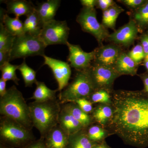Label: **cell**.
<instances>
[{
    "mask_svg": "<svg viewBox=\"0 0 148 148\" xmlns=\"http://www.w3.org/2000/svg\"><path fill=\"white\" fill-rule=\"evenodd\" d=\"M111 124L125 143L148 147V98L140 92L121 91L113 97Z\"/></svg>",
    "mask_w": 148,
    "mask_h": 148,
    "instance_id": "1",
    "label": "cell"
},
{
    "mask_svg": "<svg viewBox=\"0 0 148 148\" xmlns=\"http://www.w3.org/2000/svg\"><path fill=\"white\" fill-rule=\"evenodd\" d=\"M0 114L30 130L34 127L29 104L15 85L7 89L5 95L0 98Z\"/></svg>",
    "mask_w": 148,
    "mask_h": 148,
    "instance_id": "2",
    "label": "cell"
},
{
    "mask_svg": "<svg viewBox=\"0 0 148 148\" xmlns=\"http://www.w3.org/2000/svg\"><path fill=\"white\" fill-rule=\"evenodd\" d=\"M29 106L34 127L39 131L41 138H44L51 130L58 124L61 103L56 98L42 103L34 101Z\"/></svg>",
    "mask_w": 148,
    "mask_h": 148,
    "instance_id": "3",
    "label": "cell"
},
{
    "mask_svg": "<svg viewBox=\"0 0 148 148\" xmlns=\"http://www.w3.org/2000/svg\"><path fill=\"white\" fill-rule=\"evenodd\" d=\"M95 88L88 69L79 71L73 81L60 92L58 100L61 104H64L81 98L88 99Z\"/></svg>",
    "mask_w": 148,
    "mask_h": 148,
    "instance_id": "4",
    "label": "cell"
},
{
    "mask_svg": "<svg viewBox=\"0 0 148 148\" xmlns=\"http://www.w3.org/2000/svg\"><path fill=\"white\" fill-rule=\"evenodd\" d=\"M0 138L4 143L25 148L35 141L32 130L6 117L0 118Z\"/></svg>",
    "mask_w": 148,
    "mask_h": 148,
    "instance_id": "5",
    "label": "cell"
},
{
    "mask_svg": "<svg viewBox=\"0 0 148 148\" xmlns=\"http://www.w3.org/2000/svg\"><path fill=\"white\" fill-rule=\"evenodd\" d=\"M46 46L39 36L25 33L15 37L10 51V61L17 58L45 55Z\"/></svg>",
    "mask_w": 148,
    "mask_h": 148,
    "instance_id": "6",
    "label": "cell"
},
{
    "mask_svg": "<svg viewBox=\"0 0 148 148\" xmlns=\"http://www.w3.org/2000/svg\"><path fill=\"white\" fill-rule=\"evenodd\" d=\"M70 30L66 21L54 19L44 24L39 37L46 47L56 45H66Z\"/></svg>",
    "mask_w": 148,
    "mask_h": 148,
    "instance_id": "7",
    "label": "cell"
},
{
    "mask_svg": "<svg viewBox=\"0 0 148 148\" xmlns=\"http://www.w3.org/2000/svg\"><path fill=\"white\" fill-rule=\"evenodd\" d=\"M77 21L84 32L94 36L99 42H102L110 36L105 26L97 20L94 8L83 7L77 16Z\"/></svg>",
    "mask_w": 148,
    "mask_h": 148,
    "instance_id": "8",
    "label": "cell"
},
{
    "mask_svg": "<svg viewBox=\"0 0 148 148\" xmlns=\"http://www.w3.org/2000/svg\"><path fill=\"white\" fill-rule=\"evenodd\" d=\"M44 65L49 67L58 84V91L61 92L69 84L71 75V66L67 62L51 58L47 56H43Z\"/></svg>",
    "mask_w": 148,
    "mask_h": 148,
    "instance_id": "9",
    "label": "cell"
},
{
    "mask_svg": "<svg viewBox=\"0 0 148 148\" xmlns=\"http://www.w3.org/2000/svg\"><path fill=\"white\" fill-rule=\"evenodd\" d=\"M88 71L96 88L110 87L119 74L114 67L97 64L90 66Z\"/></svg>",
    "mask_w": 148,
    "mask_h": 148,
    "instance_id": "10",
    "label": "cell"
},
{
    "mask_svg": "<svg viewBox=\"0 0 148 148\" xmlns=\"http://www.w3.org/2000/svg\"><path fill=\"white\" fill-rule=\"evenodd\" d=\"M66 45L69 50L68 61L71 67L78 71L87 70L90 68L91 61L95 58V51L85 52L79 45L72 44L69 42Z\"/></svg>",
    "mask_w": 148,
    "mask_h": 148,
    "instance_id": "11",
    "label": "cell"
},
{
    "mask_svg": "<svg viewBox=\"0 0 148 148\" xmlns=\"http://www.w3.org/2000/svg\"><path fill=\"white\" fill-rule=\"evenodd\" d=\"M138 32L136 23L131 20L127 24L110 35L108 38L116 43L128 45L134 42Z\"/></svg>",
    "mask_w": 148,
    "mask_h": 148,
    "instance_id": "12",
    "label": "cell"
},
{
    "mask_svg": "<svg viewBox=\"0 0 148 148\" xmlns=\"http://www.w3.org/2000/svg\"><path fill=\"white\" fill-rule=\"evenodd\" d=\"M69 135L58 124L44 138L46 148H68Z\"/></svg>",
    "mask_w": 148,
    "mask_h": 148,
    "instance_id": "13",
    "label": "cell"
},
{
    "mask_svg": "<svg viewBox=\"0 0 148 148\" xmlns=\"http://www.w3.org/2000/svg\"><path fill=\"white\" fill-rule=\"evenodd\" d=\"M121 54L120 49L116 46H105L95 51L94 60L95 64L114 67Z\"/></svg>",
    "mask_w": 148,
    "mask_h": 148,
    "instance_id": "14",
    "label": "cell"
},
{
    "mask_svg": "<svg viewBox=\"0 0 148 148\" xmlns=\"http://www.w3.org/2000/svg\"><path fill=\"white\" fill-rule=\"evenodd\" d=\"M61 3L60 0H48L37 4L36 10L44 24L54 20Z\"/></svg>",
    "mask_w": 148,
    "mask_h": 148,
    "instance_id": "15",
    "label": "cell"
},
{
    "mask_svg": "<svg viewBox=\"0 0 148 148\" xmlns=\"http://www.w3.org/2000/svg\"><path fill=\"white\" fill-rule=\"evenodd\" d=\"M58 124L69 136L82 131L84 128L71 114L62 107L58 117Z\"/></svg>",
    "mask_w": 148,
    "mask_h": 148,
    "instance_id": "16",
    "label": "cell"
},
{
    "mask_svg": "<svg viewBox=\"0 0 148 148\" xmlns=\"http://www.w3.org/2000/svg\"><path fill=\"white\" fill-rule=\"evenodd\" d=\"M5 3L6 5V13L12 14L18 17L28 16L36 9V6L32 2L26 0L6 1Z\"/></svg>",
    "mask_w": 148,
    "mask_h": 148,
    "instance_id": "17",
    "label": "cell"
},
{
    "mask_svg": "<svg viewBox=\"0 0 148 148\" xmlns=\"http://www.w3.org/2000/svg\"><path fill=\"white\" fill-rule=\"evenodd\" d=\"M1 16H2L1 22L12 35L16 37L24 34V22L19 19V17L16 16L12 18L9 16L6 12L2 14Z\"/></svg>",
    "mask_w": 148,
    "mask_h": 148,
    "instance_id": "18",
    "label": "cell"
},
{
    "mask_svg": "<svg viewBox=\"0 0 148 148\" xmlns=\"http://www.w3.org/2000/svg\"><path fill=\"white\" fill-rule=\"evenodd\" d=\"M36 85L33 96L30 99H34L37 102L46 101L56 99V93L58 90H53L49 88L44 82L38 81L36 84Z\"/></svg>",
    "mask_w": 148,
    "mask_h": 148,
    "instance_id": "19",
    "label": "cell"
},
{
    "mask_svg": "<svg viewBox=\"0 0 148 148\" xmlns=\"http://www.w3.org/2000/svg\"><path fill=\"white\" fill-rule=\"evenodd\" d=\"M24 22V33L39 36L44 24L35 10L27 16Z\"/></svg>",
    "mask_w": 148,
    "mask_h": 148,
    "instance_id": "20",
    "label": "cell"
},
{
    "mask_svg": "<svg viewBox=\"0 0 148 148\" xmlns=\"http://www.w3.org/2000/svg\"><path fill=\"white\" fill-rule=\"evenodd\" d=\"M137 65L129 56L123 53L118 58L114 68L119 74L134 75L137 71Z\"/></svg>",
    "mask_w": 148,
    "mask_h": 148,
    "instance_id": "21",
    "label": "cell"
},
{
    "mask_svg": "<svg viewBox=\"0 0 148 148\" xmlns=\"http://www.w3.org/2000/svg\"><path fill=\"white\" fill-rule=\"evenodd\" d=\"M61 107L71 114L79 121L84 127H87L91 122V119L88 114L85 112L74 102L61 104Z\"/></svg>",
    "mask_w": 148,
    "mask_h": 148,
    "instance_id": "22",
    "label": "cell"
},
{
    "mask_svg": "<svg viewBox=\"0 0 148 148\" xmlns=\"http://www.w3.org/2000/svg\"><path fill=\"white\" fill-rule=\"evenodd\" d=\"M95 144L89 140L86 133L81 131L69 136L68 148H91Z\"/></svg>",
    "mask_w": 148,
    "mask_h": 148,
    "instance_id": "23",
    "label": "cell"
},
{
    "mask_svg": "<svg viewBox=\"0 0 148 148\" xmlns=\"http://www.w3.org/2000/svg\"><path fill=\"white\" fill-rule=\"evenodd\" d=\"M17 70L21 73L25 87H32L34 84H36L38 81L36 78V73L27 65L25 59H24L22 64L18 65Z\"/></svg>",
    "mask_w": 148,
    "mask_h": 148,
    "instance_id": "24",
    "label": "cell"
},
{
    "mask_svg": "<svg viewBox=\"0 0 148 148\" xmlns=\"http://www.w3.org/2000/svg\"><path fill=\"white\" fill-rule=\"evenodd\" d=\"M15 37L6 29L2 22L0 23V51L10 53Z\"/></svg>",
    "mask_w": 148,
    "mask_h": 148,
    "instance_id": "25",
    "label": "cell"
},
{
    "mask_svg": "<svg viewBox=\"0 0 148 148\" xmlns=\"http://www.w3.org/2000/svg\"><path fill=\"white\" fill-rule=\"evenodd\" d=\"M18 66V65H12L9 62L0 66V70L1 72V78L6 82L8 81H12L15 84L18 85V82L20 79L17 77L16 73Z\"/></svg>",
    "mask_w": 148,
    "mask_h": 148,
    "instance_id": "26",
    "label": "cell"
},
{
    "mask_svg": "<svg viewBox=\"0 0 148 148\" xmlns=\"http://www.w3.org/2000/svg\"><path fill=\"white\" fill-rule=\"evenodd\" d=\"M113 110L107 106H99L93 112V116L99 123L105 124L112 117Z\"/></svg>",
    "mask_w": 148,
    "mask_h": 148,
    "instance_id": "27",
    "label": "cell"
},
{
    "mask_svg": "<svg viewBox=\"0 0 148 148\" xmlns=\"http://www.w3.org/2000/svg\"><path fill=\"white\" fill-rule=\"evenodd\" d=\"M135 21L142 26L148 24V2L138 9L134 15Z\"/></svg>",
    "mask_w": 148,
    "mask_h": 148,
    "instance_id": "28",
    "label": "cell"
},
{
    "mask_svg": "<svg viewBox=\"0 0 148 148\" xmlns=\"http://www.w3.org/2000/svg\"><path fill=\"white\" fill-rule=\"evenodd\" d=\"M89 140L93 143L100 141L105 135V132L102 128L97 125L91 126L86 133Z\"/></svg>",
    "mask_w": 148,
    "mask_h": 148,
    "instance_id": "29",
    "label": "cell"
},
{
    "mask_svg": "<svg viewBox=\"0 0 148 148\" xmlns=\"http://www.w3.org/2000/svg\"><path fill=\"white\" fill-rule=\"evenodd\" d=\"M127 55L137 64L140 63L144 58H145L146 55L143 46L141 45H137L134 47Z\"/></svg>",
    "mask_w": 148,
    "mask_h": 148,
    "instance_id": "30",
    "label": "cell"
},
{
    "mask_svg": "<svg viewBox=\"0 0 148 148\" xmlns=\"http://www.w3.org/2000/svg\"><path fill=\"white\" fill-rule=\"evenodd\" d=\"M109 93L104 90L93 92L89 98L92 103H108L110 101Z\"/></svg>",
    "mask_w": 148,
    "mask_h": 148,
    "instance_id": "31",
    "label": "cell"
},
{
    "mask_svg": "<svg viewBox=\"0 0 148 148\" xmlns=\"http://www.w3.org/2000/svg\"><path fill=\"white\" fill-rule=\"evenodd\" d=\"M108 11L110 16V28L113 29L115 27L117 18L120 14L122 12L123 10L121 8L114 5L108 9Z\"/></svg>",
    "mask_w": 148,
    "mask_h": 148,
    "instance_id": "32",
    "label": "cell"
},
{
    "mask_svg": "<svg viewBox=\"0 0 148 148\" xmlns=\"http://www.w3.org/2000/svg\"><path fill=\"white\" fill-rule=\"evenodd\" d=\"M74 103H76L77 105L86 113L88 114L92 112L93 108L92 103L86 98H81Z\"/></svg>",
    "mask_w": 148,
    "mask_h": 148,
    "instance_id": "33",
    "label": "cell"
},
{
    "mask_svg": "<svg viewBox=\"0 0 148 148\" xmlns=\"http://www.w3.org/2000/svg\"><path fill=\"white\" fill-rule=\"evenodd\" d=\"M114 1L112 0H98L97 1L96 5L103 11L108 9L114 5Z\"/></svg>",
    "mask_w": 148,
    "mask_h": 148,
    "instance_id": "34",
    "label": "cell"
},
{
    "mask_svg": "<svg viewBox=\"0 0 148 148\" xmlns=\"http://www.w3.org/2000/svg\"><path fill=\"white\" fill-rule=\"evenodd\" d=\"M123 2L130 7L136 8L143 5L145 1L143 0H124Z\"/></svg>",
    "mask_w": 148,
    "mask_h": 148,
    "instance_id": "35",
    "label": "cell"
},
{
    "mask_svg": "<svg viewBox=\"0 0 148 148\" xmlns=\"http://www.w3.org/2000/svg\"><path fill=\"white\" fill-rule=\"evenodd\" d=\"M25 148H46L44 138H40L37 141H34Z\"/></svg>",
    "mask_w": 148,
    "mask_h": 148,
    "instance_id": "36",
    "label": "cell"
},
{
    "mask_svg": "<svg viewBox=\"0 0 148 148\" xmlns=\"http://www.w3.org/2000/svg\"><path fill=\"white\" fill-rule=\"evenodd\" d=\"M10 61V53L0 51V66Z\"/></svg>",
    "mask_w": 148,
    "mask_h": 148,
    "instance_id": "37",
    "label": "cell"
},
{
    "mask_svg": "<svg viewBox=\"0 0 148 148\" xmlns=\"http://www.w3.org/2000/svg\"><path fill=\"white\" fill-rule=\"evenodd\" d=\"M84 7L88 8H94L97 4V1L95 0H81L80 1Z\"/></svg>",
    "mask_w": 148,
    "mask_h": 148,
    "instance_id": "38",
    "label": "cell"
},
{
    "mask_svg": "<svg viewBox=\"0 0 148 148\" xmlns=\"http://www.w3.org/2000/svg\"><path fill=\"white\" fill-rule=\"evenodd\" d=\"M103 23L105 27L110 28V21L108 9L104 11L103 12Z\"/></svg>",
    "mask_w": 148,
    "mask_h": 148,
    "instance_id": "39",
    "label": "cell"
},
{
    "mask_svg": "<svg viewBox=\"0 0 148 148\" xmlns=\"http://www.w3.org/2000/svg\"><path fill=\"white\" fill-rule=\"evenodd\" d=\"M6 82L1 78L0 79V96L3 97L6 93Z\"/></svg>",
    "mask_w": 148,
    "mask_h": 148,
    "instance_id": "40",
    "label": "cell"
},
{
    "mask_svg": "<svg viewBox=\"0 0 148 148\" xmlns=\"http://www.w3.org/2000/svg\"><path fill=\"white\" fill-rule=\"evenodd\" d=\"M141 45L143 46L145 53L146 55L148 53V36H144L141 39Z\"/></svg>",
    "mask_w": 148,
    "mask_h": 148,
    "instance_id": "41",
    "label": "cell"
},
{
    "mask_svg": "<svg viewBox=\"0 0 148 148\" xmlns=\"http://www.w3.org/2000/svg\"><path fill=\"white\" fill-rule=\"evenodd\" d=\"M91 148H110L108 146L106 145L105 144H95Z\"/></svg>",
    "mask_w": 148,
    "mask_h": 148,
    "instance_id": "42",
    "label": "cell"
},
{
    "mask_svg": "<svg viewBox=\"0 0 148 148\" xmlns=\"http://www.w3.org/2000/svg\"><path fill=\"white\" fill-rule=\"evenodd\" d=\"M144 84L146 91L148 92V77L145 78L144 79Z\"/></svg>",
    "mask_w": 148,
    "mask_h": 148,
    "instance_id": "43",
    "label": "cell"
},
{
    "mask_svg": "<svg viewBox=\"0 0 148 148\" xmlns=\"http://www.w3.org/2000/svg\"><path fill=\"white\" fill-rule=\"evenodd\" d=\"M145 66L146 68H147L148 71V61H145Z\"/></svg>",
    "mask_w": 148,
    "mask_h": 148,
    "instance_id": "44",
    "label": "cell"
},
{
    "mask_svg": "<svg viewBox=\"0 0 148 148\" xmlns=\"http://www.w3.org/2000/svg\"><path fill=\"white\" fill-rule=\"evenodd\" d=\"M145 58V61H148V53L146 55Z\"/></svg>",
    "mask_w": 148,
    "mask_h": 148,
    "instance_id": "45",
    "label": "cell"
},
{
    "mask_svg": "<svg viewBox=\"0 0 148 148\" xmlns=\"http://www.w3.org/2000/svg\"><path fill=\"white\" fill-rule=\"evenodd\" d=\"M1 148H6V147H1Z\"/></svg>",
    "mask_w": 148,
    "mask_h": 148,
    "instance_id": "46",
    "label": "cell"
}]
</instances>
